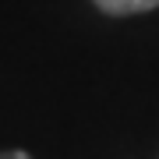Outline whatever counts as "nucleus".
I'll use <instances>...</instances> for the list:
<instances>
[{
  "instance_id": "1",
  "label": "nucleus",
  "mask_w": 159,
  "mask_h": 159,
  "mask_svg": "<svg viewBox=\"0 0 159 159\" xmlns=\"http://www.w3.org/2000/svg\"><path fill=\"white\" fill-rule=\"evenodd\" d=\"M96 7L106 14H142V11H156L159 0H96Z\"/></svg>"
},
{
  "instance_id": "2",
  "label": "nucleus",
  "mask_w": 159,
  "mask_h": 159,
  "mask_svg": "<svg viewBox=\"0 0 159 159\" xmlns=\"http://www.w3.org/2000/svg\"><path fill=\"white\" fill-rule=\"evenodd\" d=\"M0 159H32L29 152H18V148H14V152H0Z\"/></svg>"
}]
</instances>
